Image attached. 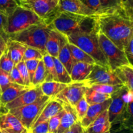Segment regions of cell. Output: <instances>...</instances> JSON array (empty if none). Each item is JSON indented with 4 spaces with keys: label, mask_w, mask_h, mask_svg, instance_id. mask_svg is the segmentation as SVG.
I'll use <instances>...</instances> for the list:
<instances>
[{
    "label": "cell",
    "mask_w": 133,
    "mask_h": 133,
    "mask_svg": "<svg viewBox=\"0 0 133 133\" xmlns=\"http://www.w3.org/2000/svg\"><path fill=\"white\" fill-rule=\"evenodd\" d=\"M96 28L123 51L133 38V18L124 9L97 14L94 17Z\"/></svg>",
    "instance_id": "obj_1"
},
{
    "label": "cell",
    "mask_w": 133,
    "mask_h": 133,
    "mask_svg": "<svg viewBox=\"0 0 133 133\" xmlns=\"http://www.w3.org/2000/svg\"><path fill=\"white\" fill-rule=\"evenodd\" d=\"M94 17L61 12L50 24L65 36L75 32H93L97 30Z\"/></svg>",
    "instance_id": "obj_2"
},
{
    "label": "cell",
    "mask_w": 133,
    "mask_h": 133,
    "mask_svg": "<svg viewBox=\"0 0 133 133\" xmlns=\"http://www.w3.org/2000/svg\"><path fill=\"white\" fill-rule=\"evenodd\" d=\"M52 29L53 28L51 25L44 22L32 25L20 32L6 36V37L45 53V44Z\"/></svg>",
    "instance_id": "obj_3"
},
{
    "label": "cell",
    "mask_w": 133,
    "mask_h": 133,
    "mask_svg": "<svg viewBox=\"0 0 133 133\" xmlns=\"http://www.w3.org/2000/svg\"><path fill=\"white\" fill-rule=\"evenodd\" d=\"M96 32H75L66 36L69 43L76 45L92 57L96 64L109 68V63L103 53Z\"/></svg>",
    "instance_id": "obj_4"
},
{
    "label": "cell",
    "mask_w": 133,
    "mask_h": 133,
    "mask_svg": "<svg viewBox=\"0 0 133 133\" xmlns=\"http://www.w3.org/2000/svg\"><path fill=\"white\" fill-rule=\"evenodd\" d=\"M44 22L33 12L18 5L14 11L7 17L4 36H6L17 33L32 25L39 24Z\"/></svg>",
    "instance_id": "obj_5"
},
{
    "label": "cell",
    "mask_w": 133,
    "mask_h": 133,
    "mask_svg": "<svg viewBox=\"0 0 133 133\" xmlns=\"http://www.w3.org/2000/svg\"><path fill=\"white\" fill-rule=\"evenodd\" d=\"M59 0H21L18 5L31 10L45 23L50 24L59 12Z\"/></svg>",
    "instance_id": "obj_6"
},
{
    "label": "cell",
    "mask_w": 133,
    "mask_h": 133,
    "mask_svg": "<svg viewBox=\"0 0 133 133\" xmlns=\"http://www.w3.org/2000/svg\"><path fill=\"white\" fill-rule=\"evenodd\" d=\"M51 99L46 96H42L37 101L30 105L9 110V112L16 117L23 126L29 131L39 115Z\"/></svg>",
    "instance_id": "obj_7"
},
{
    "label": "cell",
    "mask_w": 133,
    "mask_h": 133,
    "mask_svg": "<svg viewBox=\"0 0 133 133\" xmlns=\"http://www.w3.org/2000/svg\"><path fill=\"white\" fill-rule=\"evenodd\" d=\"M96 35L100 48L112 70L114 71L122 66L132 65L129 62L124 51L119 49L102 32L97 30Z\"/></svg>",
    "instance_id": "obj_8"
},
{
    "label": "cell",
    "mask_w": 133,
    "mask_h": 133,
    "mask_svg": "<svg viewBox=\"0 0 133 133\" xmlns=\"http://www.w3.org/2000/svg\"><path fill=\"white\" fill-rule=\"evenodd\" d=\"M83 82H84L88 87L94 84H122L115 74L114 71L109 68L99 66L96 64L94 66L90 74Z\"/></svg>",
    "instance_id": "obj_9"
},
{
    "label": "cell",
    "mask_w": 133,
    "mask_h": 133,
    "mask_svg": "<svg viewBox=\"0 0 133 133\" xmlns=\"http://www.w3.org/2000/svg\"><path fill=\"white\" fill-rule=\"evenodd\" d=\"M133 97V92L123 86L120 90L111 95L112 101L108 109L109 119L112 125L121 116L129 99Z\"/></svg>",
    "instance_id": "obj_10"
},
{
    "label": "cell",
    "mask_w": 133,
    "mask_h": 133,
    "mask_svg": "<svg viewBox=\"0 0 133 133\" xmlns=\"http://www.w3.org/2000/svg\"><path fill=\"white\" fill-rule=\"evenodd\" d=\"M88 87L84 82H72L68 84L53 99L61 103L68 104L74 107L84 96Z\"/></svg>",
    "instance_id": "obj_11"
},
{
    "label": "cell",
    "mask_w": 133,
    "mask_h": 133,
    "mask_svg": "<svg viewBox=\"0 0 133 133\" xmlns=\"http://www.w3.org/2000/svg\"><path fill=\"white\" fill-rule=\"evenodd\" d=\"M43 96H44V95L43 94L42 92L40 86L33 87L30 88L26 92L23 93V94L18 96L17 98L13 100L12 101L6 104L1 109H3L5 111L7 112L9 110H12V109L26 106V105H30V104L35 102Z\"/></svg>",
    "instance_id": "obj_12"
},
{
    "label": "cell",
    "mask_w": 133,
    "mask_h": 133,
    "mask_svg": "<svg viewBox=\"0 0 133 133\" xmlns=\"http://www.w3.org/2000/svg\"><path fill=\"white\" fill-rule=\"evenodd\" d=\"M0 131L4 133H29L19 119L9 112H0Z\"/></svg>",
    "instance_id": "obj_13"
},
{
    "label": "cell",
    "mask_w": 133,
    "mask_h": 133,
    "mask_svg": "<svg viewBox=\"0 0 133 133\" xmlns=\"http://www.w3.org/2000/svg\"><path fill=\"white\" fill-rule=\"evenodd\" d=\"M59 12H67L79 15L95 16L96 13L87 7L81 0H59Z\"/></svg>",
    "instance_id": "obj_14"
},
{
    "label": "cell",
    "mask_w": 133,
    "mask_h": 133,
    "mask_svg": "<svg viewBox=\"0 0 133 133\" xmlns=\"http://www.w3.org/2000/svg\"><path fill=\"white\" fill-rule=\"evenodd\" d=\"M111 101L112 99L110 98L105 101V102L101 103L89 105L85 116L83 118V119L81 122H79L82 127L84 129L87 127H88L103 112L108 110Z\"/></svg>",
    "instance_id": "obj_15"
},
{
    "label": "cell",
    "mask_w": 133,
    "mask_h": 133,
    "mask_svg": "<svg viewBox=\"0 0 133 133\" xmlns=\"http://www.w3.org/2000/svg\"><path fill=\"white\" fill-rule=\"evenodd\" d=\"M32 87L19 85V84H15L13 83H10V85L0 95L1 109L6 104L11 102L16 98H17L18 96L27 92Z\"/></svg>",
    "instance_id": "obj_16"
},
{
    "label": "cell",
    "mask_w": 133,
    "mask_h": 133,
    "mask_svg": "<svg viewBox=\"0 0 133 133\" xmlns=\"http://www.w3.org/2000/svg\"><path fill=\"white\" fill-rule=\"evenodd\" d=\"M111 127L108 110H107L85 129V132L86 133H111Z\"/></svg>",
    "instance_id": "obj_17"
},
{
    "label": "cell",
    "mask_w": 133,
    "mask_h": 133,
    "mask_svg": "<svg viewBox=\"0 0 133 133\" xmlns=\"http://www.w3.org/2000/svg\"><path fill=\"white\" fill-rule=\"evenodd\" d=\"M62 104L64 114L61 118L57 133H64L73 125L78 122L77 116L74 107L68 104Z\"/></svg>",
    "instance_id": "obj_18"
},
{
    "label": "cell",
    "mask_w": 133,
    "mask_h": 133,
    "mask_svg": "<svg viewBox=\"0 0 133 133\" xmlns=\"http://www.w3.org/2000/svg\"><path fill=\"white\" fill-rule=\"evenodd\" d=\"M64 35L52 29L48 35L45 44V53L52 57L57 58Z\"/></svg>",
    "instance_id": "obj_19"
},
{
    "label": "cell",
    "mask_w": 133,
    "mask_h": 133,
    "mask_svg": "<svg viewBox=\"0 0 133 133\" xmlns=\"http://www.w3.org/2000/svg\"><path fill=\"white\" fill-rule=\"evenodd\" d=\"M94 64L84 62H74L70 77L72 82H83L90 74Z\"/></svg>",
    "instance_id": "obj_20"
},
{
    "label": "cell",
    "mask_w": 133,
    "mask_h": 133,
    "mask_svg": "<svg viewBox=\"0 0 133 133\" xmlns=\"http://www.w3.org/2000/svg\"><path fill=\"white\" fill-rule=\"evenodd\" d=\"M62 110H63V107H62V103L55 99H51L49 102L47 104L46 106L44 107V109H43L42 111L41 112L38 118H37L32 127L36 125L38 123H41V122L48 121L53 116L58 114Z\"/></svg>",
    "instance_id": "obj_21"
},
{
    "label": "cell",
    "mask_w": 133,
    "mask_h": 133,
    "mask_svg": "<svg viewBox=\"0 0 133 133\" xmlns=\"http://www.w3.org/2000/svg\"><path fill=\"white\" fill-rule=\"evenodd\" d=\"M7 48L10 52V57L14 62V66H16L19 62L22 61L23 55L27 49V45L20 42L11 40L6 37Z\"/></svg>",
    "instance_id": "obj_22"
},
{
    "label": "cell",
    "mask_w": 133,
    "mask_h": 133,
    "mask_svg": "<svg viewBox=\"0 0 133 133\" xmlns=\"http://www.w3.org/2000/svg\"><path fill=\"white\" fill-rule=\"evenodd\" d=\"M115 74L123 86L131 92H133V66L125 65L114 70Z\"/></svg>",
    "instance_id": "obj_23"
},
{
    "label": "cell",
    "mask_w": 133,
    "mask_h": 133,
    "mask_svg": "<svg viewBox=\"0 0 133 133\" xmlns=\"http://www.w3.org/2000/svg\"><path fill=\"white\" fill-rule=\"evenodd\" d=\"M68 41L67 37H66V36L64 35L62 41H61V48H60L57 58L62 63V64L64 66L66 70H67L68 72L70 75L74 62L71 53L68 48Z\"/></svg>",
    "instance_id": "obj_24"
},
{
    "label": "cell",
    "mask_w": 133,
    "mask_h": 133,
    "mask_svg": "<svg viewBox=\"0 0 133 133\" xmlns=\"http://www.w3.org/2000/svg\"><path fill=\"white\" fill-rule=\"evenodd\" d=\"M132 105L133 97H131L126 104L125 108L116 123H120V130H129L132 131Z\"/></svg>",
    "instance_id": "obj_25"
},
{
    "label": "cell",
    "mask_w": 133,
    "mask_h": 133,
    "mask_svg": "<svg viewBox=\"0 0 133 133\" xmlns=\"http://www.w3.org/2000/svg\"><path fill=\"white\" fill-rule=\"evenodd\" d=\"M66 86L67 84H62L59 82H44L40 85V88L44 96H48L51 99H53L66 88Z\"/></svg>",
    "instance_id": "obj_26"
},
{
    "label": "cell",
    "mask_w": 133,
    "mask_h": 133,
    "mask_svg": "<svg viewBox=\"0 0 133 133\" xmlns=\"http://www.w3.org/2000/svg\"><path fill=\"white\" fill-rule=\"evenodd\" d=\"M67 46L71 53L74 62H81L90 64H96V62L93 58L77 46L69 42H68Z\"/></svg>",
    "instance_id": "obj_27"
},
{
    "label": "cell",
    "mask_w": 133,
    "mask_h": 133,
    "mask_svg": "<svg viewBox=\"0 0 133 133\" xmlns=\"http://www.w3.org/2000/svg\"><path fill=\"white\" fill-rule=\"evenodd\" d=\"M84 97L85 98L88 105H91L105 102V101L111 98V96L97 92V91L94 90L92 88L88 87L84 94Z\"/></svg>",
    "instance_id": "obj_28"
},
{
    "label": "cell",
    "mask_w": 133,
    "mask_h": 133,
    "mask_svg": "<svg viewBox=\"0 0 133 133\" xmlns=\"http://www.w3.org/2000/svg\"><path fill=\"white\" fill-rule=\"evenodd\" d=\"M42 61L44 62L45 68V72H46V79H45V82H58V79H57L53 57L45 53L43 57Z\"/></svg>",
    "instance_id": "obj_29"
},
{
    "label": "cell",
    "mask_w": 133,
    "mask_h": 133,
    "mask_svg": "<svg viewBox=\"0 0 133 133\" xmlns=\"http://www.w3.org/2000/svg\"><path fill=\"white\" fill-rule=\"evenodd\" d=\"M53 60L54 62L58 81L62 84H67V85L72 83L70 74L68 72L62 63L58 61V58L53 57Z\"/></svg>",
    "instance_id": "obj_30"
},
{
    "label": "cell",
    "mask_w": 133,
    "mask_h": 133,
    "mask_svg": "<svg viewBox=\"0 0 133 133\" xmlns=\"http://www.w3.org/2000/svg\"><path fill=\"white\" fill-rule=\"evenodd\" d=\"M45 79H46V72H45V66H44L43 61L41 60L39 62L36 71L34 74L33 78L31 82V85L32 87L40 86L45 81Z\"/></svg>",
    "instance_id": "obj_31"
},
{
    "label": "cell",
    "mask_w": 133,
    "mask_h": 133,
    "mask_svg": "<svg viewBox=\"0 0 133 133\" xmlns=\"http://www.w3.org/2000/svg\"><path fill=\"white\" fill-rule=\"evenodd\" d=\"M99 2L101 7L100 12L118 9H124L122 0H99Z\"/></svg>",
    "instance_id": "obj_32"
},
{
    "label": "cell",
    "mask_w": 133,
    "mask_h": 133,
    "mask_svg": "<svg viewBox=\"0 0 133 133\" xmlns=\"http://www.w3.org/2000/svg\"><path fill=\"white\" fill-rule=\"evenodd\" d=\"M123 87V84L120 85H110V84H94L90 86L89 88H92L94 90L101 93L109 94L111 96L114 93L120 90Z\"/></svg>",
    "instance_id": "obj_33"
},
{
    "label": "cell",
    "mask_w": 133,
    "mask_h": 133,
    "mask_svg": "<svg viewBox=\"0 0 133 133\" xmlns=\"http://www.w3.org/2000/svg\"><path fill=\"white\" fill-rule=\"evenodd\" d=\"M14 66H15L14 64V62L10 57V52H9L8 48H6L3 54L1 55V58H0V69L6 72L10 73Z\"/></svg>",
    "instance_id": "obj_34"
},
{
    "label": "cell",
    "mask_w": 133,
    "mask_h": 133,
    "mask_svg": "<svg viewBox=\"0 0 133 133\" xmlns=\"http://www.w3.org/2000/svg\"><path fill=\"white\" fill-rule=\"evenodd\" d=\"M18 6L16 0H0V12L6 17L10 16Z\"/></svg>",
    "instance_id": "obj_35"
},
{
    "label": "cell",
    "mask_w": 133,
    "mask_h": 133,
    "mask_svg": "<svg viewBox=\"0 0 133 133\" xmlns=\"http://www.w3.org/2000/svg\"><path fill=\"white\" fill-rule=\"evenodd\" d=\"M45 53L36 48L27 47L23 55L22 61H26L28 60H42Z\"/></svg>",
    "instance_id": "obj_36"
},
{
    "label": "cell",
    "mask_w": 133,
    "mask_h": 133,
    "mask_svg": "<svg viewBox=\"0 0 133 133\" xmlns=\"http://www.w3.org/2000/svg\"><path fill=\"white\" fill-rule=\"evenodd\" d=\"M88 107H89V105L87 102L84 97L81 99L79 100L77 103L76 105L74 107L79 122H81L83 119V118L85 116L87 110H88Z\"/></svg>",
    "instance_id": "obj_37"
},
{
    "label": "cell",
    "mask_w": 133,
    "mask_h": 133,
    "mask_svg": "<svg viewBox=\"0 0 133 133\" xmlns=\"http://www.w3.org/2000/svg\"><path fill=\"white\" fill-rule=\"evenodd\" d=\"M64 114V109L61 110L60 112L53 116L52 118L48 120V129H49V133H57V129L60 125L61 118Z\"/></svg>",
    "instance_id": "obj_38"
},
{
    "label": "cell",
    "mask_w": 133,
    "mask_h": 133,
    "mask_svg": "<svg viewBox=\"0 0 133 133\" xmlns=\"http://www.w3.org/2000/svg\"><path fill=\"white\" fill-rule=\"evenodd\" d=\"M16 68L18 69L19 74H20L21 77H22V80H23V83H24L25 86L32 87V86L31 85V80H30L29 75L28 71H27V69L26 68L25 62L23 61H21L20 62H19L16 66Z\"/></svg>",
    "instance_id": "obj_39"
},
{
    "label": "cell",
    "mask_w": 133,
    "mask_h": 133,
    "mask_svg": "<svg viewBox=\"0 0 133 133\" xmlns=\"http://www.w3.org/2000/svg\"><path fill=\"white\" fill-rule=\"evenodd\" d=\"M12 83L9 73L0 69V95Z\"/></svg>",
    "instance_id": "obj_40"
},
{
    "label": "cell",
    "mask_w": 133,
    "mask_h": 133,
    "mask_svg": "<svg viewBox=\"0 0 133 133\" xmlns=\"http://www.w3.org/2000/svg\"><path fill=\"white\" fill-rule=\"evenodd\" d=\"M23 62L25 64L26 68H27L29 75L30 80H31V82H32L34 74L36 71L40 60H28V61H23Z\"/></svg>",
    "instance_id": "obj_41"
},
{
    "label": "cell",
    "mask_w": 133,
    "mask_h": 133,
    "mask_svg": "<svg viewBox=\"0 0 133 133\" xmlns=\"http://www.w3.org/2000/svg\"><path fill=\"white\" fill-rule=\"evenodd\" d=\"M9 75H10V81H11L12 83L19 84V85L25 86L20 74H19V71H18L16 66H14L12 70L10 71V72L9 73Z\"/></svg>",
    "instance_id": "obj_42"
},
{
    "label": "cell",
    "mask_w": 133,
    "mask_h": 133,
    "mask_svg": "<svg viewBox=\"0 0 133 133\" xmlns=\"http://www.w3.org/2000/svg\"><path fill=\"white\" fill-rule=\"evenodd\" d=\"M29 133H49L48 121L41 122L30 129Z\"/></svg>",
    "instance_id": "obj_43"
},
{
    "label": "cell",
    "mask_w": 133,
    "mask_h": 133,
    "mask_svg": "<svg viewBox=\"0 0 133 133\" xmlns=\"http://www.w3.org/2000/svg\"><path fill=\"white\" fill-rule=\"evenodd\" d=\"M82 2L96 14L101 11L99 0H82Z\"/></svg>",
    "instance_id": "obj_44"
},
{
    "label": "cell",
    "mask_w": 133,
    "mask_h": 133,
    "mask_svg": "<svg viewBox=\"0 0 133 133\" xmlns=\"http://www.w3.org/2000/svg\"><path fill=\"white\" fill-rule=\"evenodd\" d=\"M133 38L130 40L129 42L127 44V45L125 47L123 51L125 54L126 57L128 59L129 62L132 65V61H133V51H132V46H133Z\"/></svg>",
    "instance_id": "obj_45"
},
{
    "label": "cell",
    "mask_w": 133,
    "mask_h": 133,
    "mask_svg": "<svg viewBox=\"0 0 133 133\" xmlns=\"http://www.w3.org/2000/svg\"><path fill=\"white\" fill-rule=\"evenodd\" d=\"M64 133H86L85 129L82 127L80 122L78 121L74 123L70 129L67 130Z\"/></svg>",
    "instance_id": "obj_46"
},
{
    "label": "cell",
    "mask_w": 133,
    "mask_h": 133,
    "mask_svg": "<svg viewBox=\"0 0 133 133\" xmlns=\"http://www.w3.org/2000/svg\"><path fill=\"white\" fill-rule=\"evenodd\" d=\"M123 9L127 14L133 18V0H125L123 3Z\"/></svg>",
    "instance_id": "obj_47"
},
{
    "label": "cell",
    "mask_w": 133,
    "mask_h": 133,
    "mask_svg": "<svg viewBox=\"0 0 133 133\" xmlns=\"http://www.w3.org/2000/svg\"><path fill=\"white\" fill-rule=\"evenodd\" d=\"M7 17L0 12V35L4 36V31L6 24Z\"/></svg>",
    "instance_id": "obj_48"
},
{
    "label": "cell",
    "mask_w": 133,
    "mask_h": 133,
    "mask_svg": "<svg viewBox=\"0 0 133 133\" xmlns=\"http://www.w3.org/2000/svg\"><path fill=\"white\" fill-rule=\"evenodd\" d=\"M7 48L6 45V36L0 35V58L3 54L4 51Z\"/></svg>",
    "instance_id": "obj_49"
},
{
    "label": "cell",
    "mask_w": 133,
    "mask_h": 133,
    "mask_svg": "<svg viewBox=\"0 0 133 133\" xmlns=\"http://www.w3.org/2000/svg\"><path fill=\"white\" fill-rule=\"evenodd\" d=\"M16 1L17 3H18V1H21V0H16Z\"/></svg>",
    "instance_id": "obj_50"
},
{
    "label": "cell",
    "mask_w": 133,
    "mask_h": 133,
    "mask_svg": "<svg viewBox=\"0 0 133 133\" xmlns=\"http://www.w3.org/2000/svg\"><path fill=\"white\" fill-rule=\"evenodd\" d=\"M125 1V0H122V3H123V2H124Z\"/></svg>",
    "instance_id": "obj_51"
},
{
    "label": "cell",
    "mask_w": 133,
    "mask_h": 133,
    "mask_svg": "<svg viewBox=\"0 0 133 133\" xmlns=\"http://www.w3.org/2000/svg\"><path fill=\"white\" fill-rule=\"evenodd\" d=\"M0 109H1V101H0Z\"/></svg>",
    "instance_id": "obj_52"
},
{
    "label": "cell",
    "mask_w": 133,
    "mask_h": 133,
    "mask_svg": "<svg viewBox=\"0 0 133 133\" xmlns=\"http://www.w3.org/2000/svg\"><path fill=\"white\" fill-rule=\"evenodd\" d=\"M0 133H4V132H1V131H0Z\"/></svg>",
    "instance_id": "obj_53"
},
{
    "label": "cell",
    "mask_w": 133,
    "mask_h": 133,
    "mask_svg": "<svg viewBox=\"0 0 133 133\" xmlns=\"http://www.w3.org/2000/svg\"><path fill=\"white\" fill-rule=\"evenodd\" d=\"M81 1H82V0H81Z\"/></svg>",
    "instance_id": "obj_54"
}]
</instances>
